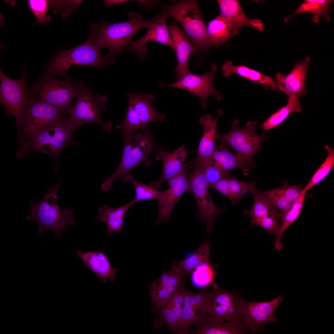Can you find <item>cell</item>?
<instances>
[{"instance_id":"f6af8a7d","label":"cell","mask_w":334,"mask_h":334,"mask_svg":"<svg viewBox=\"0 0 334 334\" xmlns=\"http://www.w3.org/2000/svg\"><path fill=\"white\" fill-rule=\"evenodd\" d=\"M28 2L31 11L36 19V23H45L49 21L51 18L47 13L49 10V0H29Z\"/></svg>"},{"instance_id":"4fadbf2b","label":"cell","mask_w":334,"mask_h":334,"mask_svg":"<svg viewBox=\"0 0 334 334\" xmlns=\"http://www.w3.org/2000/svg\"><path fill=\"white\" fill-rule=\"evenodd\" d=\"M284 300L282 295L268 302H247L242 298V323L250 332L263 331L266 325L278 319L275 315L277 307Z\"/></svg>"},{"instance_id":"bcb514c9","label":"cell","mask_w":334,"mask_h":334,"mask_svg":"<svg viewBox=\"0 0 334 334\" xmlns=\"http://www.w3.org/2000/svg\"><path fill=\"white\" fill-rule=\"evenodd\" d=\"M82 0H49V9L54 13L60 12L63 19L67 18L75 10L78 9Z\"/></svg>"},{"instance_id":"d6a6232c","label":"cell","mask_w":334,"mask_h":334,"mask_svg":"<svg viewBox=\"0 0 334 334\" xmlns=\"http://www.w3.org/2000/svg\"><path fill=\"white\" fill-rule=\"evenodd\" d=\"M222 70L223 75L225 77H228L235 74L257 84H261L267 89L269 88L273 90L277 89L276 83L272 78L242 64L240 65L234 66L230 61L229 60L223 65Z\"/></svg>"},{"instance_id":"d4e9b609","label":"cell","mask_w":334,"mask_h":334,"mask_svg":"<svg viewBox=\"0 0 334 334\" xmlns=\"http://www.w3.org/2000/svg\"><path fill=\"white\" fill-rule=\"evenodd\" d=\"M217 117L215 119L209 114L201 117L199 119V123L203 125L204 131L202 138L199 142L197 150L196 151L197 156L194 161L203 162L209 160L212 156L216 146L215 141L216 133V126L219 117L223 114L224 111L220 109L217 112Z\"/></svg>"},{"instance_id":"52a82bcc","label":"cell","mask_w":334,"mask_h":334,"mask_svg":"<svg viewBox=\"0 0 334 334\" xmlns=\"http://www.w3.org/2000/svg\"><path fill=\"white\" fill-rule=\"evenodd\" d=\"M26 72L24 67L21 78L14 80L7 76L0 69V102L5 108L6 114L15 118L18 136L22 128L24 112L34 100L26 86Z\"/></svg>"},{"instance_id":"7402d4cb","label":"cell","mask_w":334,"mask_h":334,"mask_svg":"<svg viewBox=\"0 0 334 334\" xmlns=\"http://www.w3.org/2000/svg\"><path fill=\"white\" fill-rule=\"evenodd\" d=\"M168 28L173 38L176 48L178 64L175 69L174 76L178 80L190 73L189 59L195 51V48L184 32L178 26L176 21L172 22Z\"/></svg>"},{"instance_id":"7dc6e473","label":"cell","mask_w":334,"mask_h":334,"mask_svg":"<svg viewBox=\"0 0 334 334\" xmlns=\"http://www.w3.org/2000/svg\"><path fill=\"white\" fill-rule=\"evenodd\" d=\"M280 215H271L263 218L258 225L263 228L268 233L276 237L280 228Z\"/></svg>"},{"instance_id":"4dcf8cb0","label":"cell","mask_w":334,"mask_h":334,"mask_svg":"<svg viewBox=\"0 0 334 334\" xmlns=\"http://www.w3.org/2000/svg\"><path fill=\"white\" fill-rule=\"evenodd\" d=\"M206 31L210 46L219 45L239 32V30L231 22L220 15L208 23Z\"/></svg>"},{"instance_id":"c3c4849f","label":"cell","mask_w":334,"mask_h":334,"mask_svg":"<svg viewBox=\"0 0 334 334\" xmlns=\"http://www.w3.org/2000/svg\"><path fill=\"white\" fill-rule=\"evenodd\" d=\"M279 188L292 205L298 200L302 190L299 185L291 186L286 182H283V185Z\"/></svg>"},{"instance_id":"8d00e7d4","label":"cell","mask_w":334,"mask_h":334,"mask_svg":"<svg viewBox=\"0 0 334 334\" xmlns=\"http://www.w3.org/2000/svg\"><path fill=\"white\" fill-rule=\"evenodd\" d=\"M332 2L331 0H305L292 14L286 17L284 20L287 22L294 15L309 12L312 13V20L314 23H318L321 15H323L326 20L329 22L330 19L328 12Z\"/></svg>"},{"instance_id":"7a4b0ae2","label":"cell","mask_w":334,"mask_h":334,"mask_svg":"<svg viewBox=\"0 0 334 334\" xmlns=\"http://www.w3.org/2000/svg\"><path fill=\"white\" fill-rule=\"evenodd\" d=\"M90 31L88 39L80 45L68 49H60L45 65V72L63 78L68 76L67 73L71 66L75 65L90 66L104 69L111 63L101 54L96 42L97 24H90Z\"/></svg>"},{"instance_id":"ee69618b","label":"cell","mask_w":334,"mask_h":334,"mask_svg":"<svg viewBox=\"0 0 334 334\" xmlns=\"http://www.w3.org/2000/svg\"><path fill=\"white\" fill-rule=\"evenodd\" d=\"M116 127L126 135L131 134L134 131L143 128L139 114L131 105L128 104L123 123L118 125Z\"/></svg>"},{"instance_id":"ba28073f","label":"cell","mask_w":334,"mask_h":334,"mask_svg":"<svg viewBox=\"0 0 334 334\" xmlns=\"http://www.w3.org/2000/svg\"><path fill=\"white\" fill-rule=\"evenodd\" d=\"M163 10L182 26L191 40L195 51L203 50L210 46L206 26L202 17L197 0L179 1L172 5L163 7Z\"/></svg>"},{"instance_id":"9c48e42d","label":"cell","mask_w":334,"mask_h":334,"mask_svg":"<svg viewBox=\"0 0 334 334\" xmlns=\"http://www.w3.org/2000/svg\"><path fill=\"white\" fill-rule=\"evenodd\" d=\"M107 100L105 95L100 93L93 95L91 89L84 84L68 119L78 129L87 123H98L101 125L104 130L110 132L111 122H104L101 117V112L106 110L105 104Z\"/></svg>"},{"instance_id":"277c9868","label":"cell","mask_w":334,"mask_h":334,"mask_svg":"<svg viewBox=\"0 0 334 334\" xmlns=\"http://www.w3.org/2000/svg\"><path fill=\"white\" fill-rule=\"evenodd\" d=\"M158 16L144 20L140 15L131 12L128 14L129 20L126 21L109 23L101 21L97 24L96 42L98 48L108 49L109 52L105 56L111 64L114 63L116 57L129 44L133 36L140 29L147 27Z\"/></svg>"},{"instance_id":"f546056e","label":"cell","mask_w":334,"mask_h":334,"mask_svg":"<svg viewBox=\"0 0 334 334\" xmlns=\"http://www.w3.org/2000/svg\"><path fill=\"white\" fill-rule=\"evenodd\" d=\"M256 184L254 182H246L238 180L229 174L211 187L226 196L234 205L241 199L243 195L253 192Z\"/></svg>"},{"instance_id":"e0dca14e","label":"cell","mask_w":334,"mask_h":334,"mask_svg":"<svg viewBox=\"0 0 334 334\" xmlns=\"http://www.w3.org/2000/svg\"><path fill=\"white\" fill-rule=\"evenodd\" d=\"M193 166V161L186 163L182 170L168 182V189L164 191L157 200L158 218L156 222V225L163 222L170 221V215L172 210L183 193L188 190L189 182L187 171Z\"/></svg>"},{"instance_id":"4316f807","label":"cell","mask_w":334,"mask_h":334,"mask_svg":"<svg viewBox=\"0 0 334 334\" xmlns=\"http://www.w3.org/2000/svg\"><path fill=\"white\" fill-rule=\"evenodd\" d=\"M129 104L131 105L139 114L143 127L155 121H161L166 117L163 113L157 111L151 102L156 98L152 94H143L135 92H128Z\"/></svg>"},{"instance_id":"9a60e30c","label":"cell","mask_w":334,"mask_h":334,"mask_svg":"<svg viewBox=\"0 0 334 334\" xmlns=\"http://www.w3.org/2000/svg\"><path fill=\"white\" fill-rule=\"evenodd\" d=\"M213 294L212 289L211 291L202 290L194 293L186 289L178 334H187L191 325L197 327L202 322L207 314Z\"/></svg>"},{"instance_id":"d590c367","label":"cell","mask_w":334,"mask_h":334,"mask_svg":"<svg viewBox=\"0 0 334 334\" xmlns=\"http://www.w3.org/2000/svg\"><path fill=\"white\" fill-rule=\"evenodd\" d=\"M287 104L271 116L263 123L258 128H261L264 133L281 124L292 112H300L302 109L299 97L293 94L288 97Z\"/></svg>"},{"instance_id":"5bb4252c","label":"cell","mask_w":334,"mask_h":334,"mask_svg":"<svg viewBox=\"0 0 334 334\" xmlns=\"http://www.w3.org/2000/svg\"><path fill=\"white\" fill-rule=\"evenodd\" d=\"M207 314L219 322L229 321L242 323L241 304L243 298L233 291L218 287L216 284Z\"/></svg>"},{"instance_id":"30bf717a","label":"cell","mask_w":334,"mask_h":334,"mask_svg":"<svg viewBox=\"0 0 334 334\" xmlns=\"http://www.w3.org/2000/svg\"><path fill=\"white\" fill-rule=\"evenodd\" d=\"M239 120L234 118L231 129L228 133L221 134L216 133V140H221L237 151L236 154L254 168L258 165L253 162L256 153L261 150L262 144L268 136L259 135L254 131L257 122L249 121L245 128L238 127Z\"/></svg>"},{"instance_id":"f907efd6","label":"cell","mask_w":334,"mask_h":334,"mask_svg":"<svg viewBox=\"0 0 334 334\" xmlns=\"http://www.w3.org/2000/svg\"><path fill=\"white\" fill-rule=\"evenodd\" d=\"M138 3L140 5L147 6H151L152 4H153L154 1H142L139 0L138 1Z\"/></svg>"},{"instance_id":"f1b7e54d","label":"cell","mask_w":334,"mask_h":334,"mask_svg":"<svg viewBox=\"0 0 334 334\" xmlns=\"http://www.w3.org/2000/svg\"><path fill=\"white\" fill-rule=\"evenodd\" d=\"M220 141V144L216 146L210 159L224 171H229L232 169H240L245 175L248 176L250 168L254 167L236 154L232 152L227 148L226 144Z\"/></svg>"},{"instance_id":"7bdbcfd3","label":"cell","mask_w":334,"mask_h":334,"mask_svg":"<svg viewBox=\"0 0 334 334\" xmlns=\"http://www.w3.org/2000/svg\"><path fill=\"white\" fill-rule=\"evenodd\" d=\"M193 161L202 167L207 178L209 187H211L219 180L230 174L229 171L222 170L210 159L203 162Z\"/></svg>"},{"instance_id":"484cf974","label":"cell","mask_w":334,"mask_h":334,"mask_svg":"<svg viewBox=\"0 0 334 334\" xmlns=\"http://www.w3.org/2000/svg\"><path fill=\"white\" fill-rule=\"evenodd\" d=\"M217 2L221 11L220 15L229 20L238 30L246 25L259 31L264 29V24L260 19H250L246 16L239 1L218 0Z\"/></svg>"},{"instance_id":"60d3db41","label":"cell","mask_w":334,"mask_h":334,"mask_svg":"<svg viewBox=\"0 0 334 334\" xmlns=\"http://www.w3.org/2000/svg\"><path fill=\"white\" fill-rule=\"evenodd\" d=\"M127 181H130L135 187L136 197L134 199L136 202L153 199L158 200L164 192L137 181L129 174L125 177L123 182L126 183Z\"/></svg>"},{"instance_id":"ab89813d","label":"cell","mask_w":334,"mask_h":334,"mask_svg":"<svg viewBox=\"0 0 334 334\" xmlns=\"http://www.w3.org/2000/svg\"><path fill=\"white\" fill-rule=\"evenodd\" d=\"M212 262L203 264L191 274L192 281L195 285L207 286L213 281L216 274L215 269L216 265H213Z\"/></svg>"},{"instance_id":"e575fe53","label":"cell","mask_w":334,"mask_h":334,"mask_svg":"<svg viewBox=\"0 0 334 334\" xmlns=\"http://www.w3.org/2000/svg\"><path fill=\"white\" fill-rule=\"evenodd\" d=\"M254 201L250 210H245L244 213L250 219L251 225H258L264 217L271 215H280L268 200L255 187L253 192Z\"/></svg>"},{"instance_id":"d6986e66","label":"cell","mask_w":334,"mask_h":334,"mask_svg":"<svg viewBox=\"0 0 334 334\" xmlns=\"http://www.w3.org/2000/svg\"><path fill=\"white\" fill-rule=\"evenodd\" d=\"M186 276L179 270L171 268L164 270L161 276L150 283V294L155 310L167 302L184 286Z\"/></svg>"},{"instance_id":"b9f144b4","label":"cell","mask_w":334,"mask_h":334,"mask_svg":"<svg viewBox=\"0 0 334 334\" xmlns=\"http://www.w3.org/2000/svg\"><path fill=\"white\" fill-rule=\"evenodd\" d=\"M261 192L275 208L280 211V219L284 215L292 205L279 188L266 191H261Z\"/></svg>"},{"instance_id":"681fc988","label":"cell","mask_w":334,"mask_h":334,"mask_svg":"<svg viewBox=\"0 0 334 334\" xmlns=\"http://www.w3.org/2000/svg\"><path fill=\"white\" fill-rule=\"evenodd\" d=\"M128 1L124 0H104V6L106 7H109L113 5L118 4H122Z\"/></svg>"},{"instance_id":"ffe728a7","label":"cell","mask_w":334,"mask_h":334,"mask_svg":"<svg viewBox=\"0 0 334 334\" xmlns=\"http://www.w3.org/2000/svg\"><path fill=\"white\" fill-rule=\"evenodd\" d=\"M185 145V143L171 152L165 151L161 147H156L157 154L155 159L162 162V174L159 180L151 182L150 186L155 189L159 188L163 183H168L182 170L186 165L185 162L189 153L186 150Z\"/></svg>"},{"instance_id":"cb8c5ba5","label":"cell","mask_w":334,"mask_h":334,"mask_svg":"<svg viewBox=\"0 0 334 334\" xmlns=\"http://www.w3.org/2000/svg\"><path fill=\"white\" fill-rule=\"evenodd\" d=\"M76 254L101 281L105 283L108 279L111 282L114 281L118 269L112 267L103 251L84 252L79 250Z\"/></svg>"},{"instance_id":"6da1fadb","label":"cell","mask_w":334,"mask_h":334,"mask_svg":"<svg viewBox=\"0 0 334 334\" xmlns=\"http://www.w3.org/2000/svg\"><path fill=\"white\" fill-rule=\"evenodd\" d=\"M63 181L60 178L55 186H49L41 200L36 202L33 199L29 203L30 210L25 218L27 220L36 222L39 227V234L48 230L61 238L62 233L67 230L68 225H76L74 217L75 210L69 208L61 209L58 203V192Z\"/></svg>"},{"instance_id":"8992f818","label":"cell","mask_w":334,"mask_h":334,"mask_svg":"<svg viewBox=\"0 0 334 334\" xmlns=\"http://www.w3.org/2000/svg\"><path fill=\"white\" fill-rule=\"evenodd\" d=\"M153 144L152 138L145 132L126 135L120 164L115 171L104 179L101 189L107 192L114 181L122 180L123 182L125 177L137 166L143 164L148 166L151 161L148 159V156Z\"/></svg>"},{"instance_id":"83f0119b","label":"cell","mask_w":334,"mask_h":334,"mask_svg":"<svg viewBox=\"0 0 334 334\" xmlns=\"http://www.w3.org/2000/svg\"><path fill=\"white\" fill-rule=\"evenodd\" d=\"M193 334H244L250 333L242 323L229 321L219 322L206 314L195 329L187 333Z\"/></svg>"},{"instance_id":"836d02e7","label":"cell","mask_w":334,"mask_h":334,"mask_svg":"<svg viewBox=\"0 0 334 334\" xmlns=\"http://www.w3.org/2000/svg\"><path fill=\"white\" fill-rule=\"evenodd\" d=\"M211 245L206 241L199 245L192 255L181 261L173 260L172 267L177 269L186 276L191 274L198 267L210 262Z\"/></svg>"},{"instance_id":"f35d334b","label":"cell","mask_w":334,"mask_h":334,"mask_svg":"<svg viewBox=\"0 0 334 334\" xmlns=\"http://www.w3.org/2000/svg\"><path fill=\"white\" fill-rule=\"evenodd\" d=\"M328 153L326 159L314 173L309 182L302 189L301 194L319 183L329 174L334 167V150L328 145L324 147Z\"/></svg>"},{"instance_id":"1f68e13d","label":"cell","mask_w":334,"mask_h":334,"mask_svg":"<svg viewBox=\"0 0 334 334\" xmlns=\"http://www.w3.org/2000/svg\"><path fill=\"white\" fill-rule=\"evenodd\" d=\"M136 203L134 199L125 205L117 208H112L107 204L98 208L99 215L96 216L95 219L102 221L106 225L108 229L107 238L114 232H123L125 214L130 207Z\"/></svg>"},{"instance_id":"603a6c76","label":"cell","mask_w":334,"mask_h":334,"mask_svg":"<svg viewBox=\"0 0 334 334\" xmlns=\"http://www.w3.org/2000/svg\"><path fill=\"white\" fill-rule=\"evenodd\" d=\"M186 290L183 286L164 305L156 310L158 315L156 327L164 325L173 332L178 333Z\"/></svg>"},{"instance_id":"8fae6325","label":"cell","mask_w":334,"mask_h":334,"mask_svg":"<svg viewBox=\"0 0 334 334\" xmlns=\"http://www.w3.org/2000/svg\"><path fill=\"white\" fill-rule=\"evenodd\" d=\"M193 165L194 171L187 172L189 182L188 191L193 195L197 202L196 217L205 223L207 231L210 233L214 226L216 217L226 208L219 209L215 206L209 193L208 180L202 167L194 162Z\"/></svg>"},{"instance_id":"ac0fdd59","label":"cell","mask_w":334,"mask_h":334,"mask_svg":"<svg viewBox=\"0 0 334 334\" xmlns=\"http://www.w3.org/2000/svg\"><path fill=\"white\" fill-rule=\"evenodd\" d=\"M168 16L163 10L156 19L147 26L148 31L143 36L137 40L130 42L128 50L136 54L139 58L142 60L146 55L145 45L151 41H156L169 46L175 52V44L166 23Z\"/></svg>"},{"instance_id":"74e56055","label":"cell","mask_w":334,"mask_h":334,"mask_svg":"<svg viewBox=\"0 0 334 334\" xmlns=\"http://www.w3.org/2000/svg\"><path fill=\"white\" fill-rule=\"evenodd\" d=\"M306 192H303L297 201L293 204L289 210L280 219V228L274 241V248L280 250L283 247L281 242L283 234L287 229L298 218L302 211Z\"/></svg>"},{"instance_id":"5b68a950","label":"cell","mask_w":334,"mask_h":334,"mask_svg":"<svg viewBox=\"0 0 334 334\" xmlns=\"http://www.w3.org/2000/svg\"><path fill=\"white\" fill-rule=\"evenodd\" d=\"M84 84L81 81H73L68 76L56 79L45 72L28 88L35 99L48 103L69 114L73 107L72 102Z\"/></svg>"},{"instance_id":"7c38bea8","label":"cell","mask_w":334,"mask_h":334,"mask_svg":"<svg viewBox=\"0 0 334 334\" xmlns=\"http://www.w3.org/2000/svg\"><path fill=\"white\" fill-rule=\"evenodd\" d=\"M69 114L46 102L35 99L25 109L18 139L48 126L59 124L67 120Z\"/></svg>"},{"instance_id":"3957f363","label":"cell","mask_w":334,"mask_h":334,"mask_svg":"<svg viewBox=\"0 0 334 334\" xmlns=\"http://www.w3.org/2000/svg\"><path fill=\"white\" fill-rule=\"evenodd\" d=\"M77 129L67 119L59 124L21 135L18 139L20 148L16 156L22 158L30 152H40L50 156L57 162L64 148L69 145L78 143L71 138L73 133Z\"/></svg>"},{"instance_id":"44dd1931","label":"cell","mask_w":334,"mask_h":334,"mask_svg":"<svg viewBox=\"0 0 334 334\" xmlns=\"http://www.w3.org/2000/svg\"><path fill=\"white\" fill-rule=\"evenodd\" d=\"M310 59L307 56L304 60L295 64L291 71L285 76L280 73L276 75L277 84L280 91L284 92L288 97L293 94L299 98L307 91L305 82Z\"/></svg>"},{"instance_id":"2e32d148","label":"cell","mask_w":334,"mask_h":334,"mask_svg":"<svg viewBox=\"0 0 334 334\" xmlns=\"http://www.w3.org/2000/svg\"><path fill=\"white\" fill-rule=\"evenodd\" d=\"M212 70L203 75H199L191 72L185 75L176 82L169 85H165L159 82L160 87H170L185 89L197 96L199 98L204 109L206 107V99L209 96L213 95L217 101H220L222 94L216 90L213 85V80L217 67L216 63L212 64Z\"/></svg>"}]
</instances>
